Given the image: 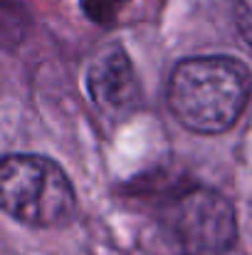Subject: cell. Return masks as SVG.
Segmentation results:
<instances>
[{
  "instance_id": "2",
  "label": "cell",
  "mask_w": 252,
  "mask_h": 255,
  "mask_svg": "<svg viewBox=\"0 0 252 255\" xmlns=\"http://www.w3.org/2000/svg\"><path fill=\"white\" fill-rule=\"evenodd\" d=\"M2 211L32 228L65 226L77 213V193L70 176L47 156H5L0 173Z\"/></svg>"
},
{
  "instance_id": "4",
  "label": "cell",
  "mask_w": 252,
  "mask_h": 255,
  "mask_svg": "<svg viewBox=\"0 0 252 255\" xmlns=\"http://www.w3.org/2000/svg\"><path fill=\"white\" fill-rule=\"evenodd\" d=\"M86 89L101 109L126 112L139 99V80L124 47H106L86 72Z\"/></svg>"
},
{
  "instance_id": "1",
  "label": "cell",
  "mask_w": 252,
  "mask_h": 255,
  "mask_svg": "<svg viewBox=\"0 0 252 255\" xmlns=\"http://www.w3.org/2000/svg\"><path fill=\"white\" fill-rule=\"evenodd\" d=\"M252 94V72L228 55H203L178 62L170 72L166 102L188 131L223 134L245 112Z\"/></svg>"
},
{
  "instance_id": "3",
  "label": "cell",
  "mask_w": 252,
  "mask_h": 255,
  "mask_svg": "<svg viewBox=\"0 0 252 255\" xmlns=\"http://www.w3.org/2000/svg\"><path fill=\"white\" fill-rule=\"evenodd\" d=\"M173 231L185 255H225L238 238L233 203L213 188H190L178 198Z\"/></svg>"
},
{
  "instance_id": "6",
  "label": "cell",
  "mask_w": 252,
  "mask_h": 255,
  "mask_svg": "<svg viewBox=\"0 0 252 255\" xmlns=\"http://www.w3.org/2000/svg\"><path fill=\"white\" fill-rule=\"evenodd\" d=\"M235 17H238V30H240L243 40L252 47V0H238Z\"/></svg>"
},
{
  "instance_id": "5",
  "label": "cell",
  "mask_w": 252,
  "mask_h": 255,
  "mask_svg": "<svg viewBox=\"0 0 252 255\" xmlns=\"http://www.w3.org/2000/svg\"><path fill=\"white\" fill-rule=\"evenodd\" d=\"M119 2L121 0H84L82 5H84V12L94 22H109V20H114Z\"/></svg>"
}]
</instances>
